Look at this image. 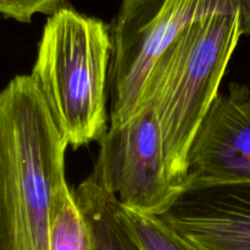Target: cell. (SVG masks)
<instances>
[{
	"label": "cell",
	"mask_w": 250,
	"mask_h": 250,
	"mask_svg": "<svg viewBox=\"0 0 250 250\" xmlns=\"http://www.w3.org/2000/svg\"><path fill=\"white\" fill-rule=\"evenodd\" d=\"M244 32L239 16L212 15L181 32L154 62L139 109L149 105L160 124L168 177L182 190L188 153L217 98Z\"/></svg>",
	"instance_id": "cell-2"
},
{
	"label": "cell",
	"mask_w": 250,
	"mask_h": 250,
	"mask_svg": "<svg viewBox=\"0 0 250 250\" xmlns=\"http://www.w3.org/2000/svg\"><path fill=\"white\" fill-rule=\"evenodd\" d=\"M50 250H93L89 225L67 182L56 188L51 200Z\"/></svg>",
	"instance_id": "cell-9"
},
{
	"label": "cell",
	"mask_w": 250,
	"mask_h": 250,
	"mask_svg": "<svg viewBox=\"0 0 250 250\" xmlns=\"http://www.w3.org/2000/svg\"><path fill=\"white\" fill-rule=\"evenodd\" d=\"M93 239V250H142L120 215L117 199L87 177L73 192Z\"/></svg>",
	"instance_id": "cell-8"
},
{
	"label": "cell",
	"mask_w": 250,
	"mask_h": 250,
	"mask_svg": "<svg viewBox=\"0 0 250 250\" xmlns=\"http://www.w3.org/2000/svg\"><path fill=\"white\" fill-rule=\"evenodd\" d=\"M90 177L126 209L161 216L182 190L168 177L155 111L143 105L132 119L109 125Z\"/></svg>",
	"instance_id": "cell-5"
},
{
	"label": "cell",
	"mask_w": 250,
	"mask_h": 250,
	"mask_svg": "<svg viewBox=\"0 0 250 250\" xmlns=\"http://www.w3.org/2000/svg\"><path fill=\"white\" fill-rule=\"evenodd\" d=\"M68 144L29 75L0 90V250H50Z\"/></svg>",
	"instance_id": "cell-1"
},
{
	"label": "cell",
	"mask_w": 250,
	"mask_h": 250,
	"mask_svg": "<svg viewBox=\"0 0 250 250\" xmlns=\"http://www.w3.org/2000/svg\"><path fill=\"white\" fill-rule=\"evenodd\" d=\"M117 209L142 250H197L160 216L132 211L119 202Z\"/></svg>",
	"instance_id": "cell-10"
},
{
	"label": "cell",
	"mask_w": 250,
	"mask_h": 250,
	"mask_svg": "<svg viewBox=\"0 0 250 250\" xmlns=\"http://www.w3.org/2000/svg\"><path fill=\"white\" fill-rule=\"evenodd\" d=\"M63 5L65 0H0V16L29 23L36 15L50 16Z\"/></svg>",
	"instance_id": "cell-11"
},
{
	"label": "cell",
	"mask_w": 250,
	"mask_h": 250,
	"mask_svg": "<svg viewBox=\"0 0 250 250\" xmlns=\"http://www.w3.org/2000/svg\"><path fill=\"white\" fill-rule=\"evenodd\" d=\"M250 185V89L231 83L219 94L188 153L185 190Z\"/></svg>",
	"instance_id": "cell-6"
},
{
	"label": "cell",
	"mask_w": 250,
	"mask_h": 250,
	"mask_svg": "<svg viewBox=\"0 0 250 250\" xmlns=\"http://www.w3.org/2000/svg\"><path fill=\"white\" fill-rule=\"evenodd\" d=\"M160 217L197 250H250V185L185 190Z\"/></svg>",
	"instance_id": "cell-7"
},
{
	"label": "cell",
	"mask_w": 250,
	"mask_h": 250,
	"mask_svg": "<svg viewBox=\"0 0 250 250\" xmlns=\"http://www.w3.org/2000/svg\"><path fill=\"white\" fill-rule=\"evenodd\" d=\"M110 24L63 5L46 20L29 76L73 149L99 142L110 124Z\"/></svg>",
	"instance_id": "cell-3"
},
{
	"label": "cell",
	"mask_w": 250,
	"mask_h": 250,
	"mask_svg": "<svg viewBox=\"0 0 250 250\" xmlns=\"http://www.w3.org/2000/svg\"><path fill=\"white\" fill-rule=\"evenodd\" d=\"M212 15L239 16L250 36V0H121L110 24V124L138 112L154 62L187 27Z\"/></svg>",
	"instance_id": "cell-4"
}]
</instances>
